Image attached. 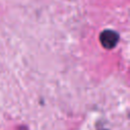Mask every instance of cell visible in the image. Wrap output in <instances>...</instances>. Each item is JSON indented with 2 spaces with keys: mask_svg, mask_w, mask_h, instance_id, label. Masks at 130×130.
Instances as JSON below:
<instances>
[{
  "mask_svg": "<svg viewBox=\"0 0 130 130\" xmlns=\"http://www.w3.org/2000/svg\"><path fill=\"white\" fill-rule=\"evenodd\" d=\"M118 40H119V36L113 30H105L101 35V42L103 46L108 49L113 48L117 44Z\"/></svg>",
  "mask_w": 130,
  "mask_h": 130,
  "instance_id": "cell-1",
  "label": "cell"
}]
</instances>
